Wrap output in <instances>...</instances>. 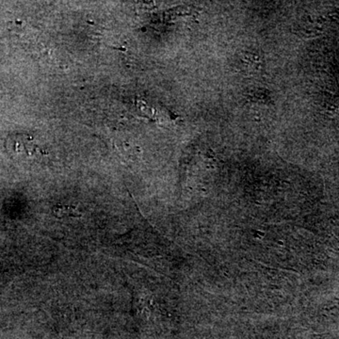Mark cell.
<instances>
[{
    "mask_svg": "<svg viewBox=\"0 0 339 339\" xmlns=\"http://www.w3.org/2000/svg\"><path fill=\"white\" fill-rule=\"evenodd\" d=\"M54 214L59 218L66 216H79L80 213L75 206L71 205H58L54 208Z\"/></svg>",
    "mask_w": 339,
    "mask_h": 339,
    "instance_id": "cell-1",
    "label": "cell"
}]
</instances>
